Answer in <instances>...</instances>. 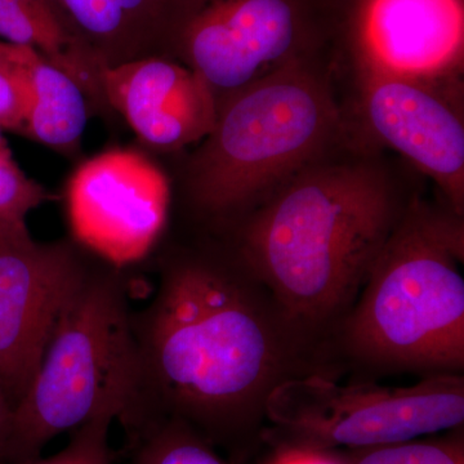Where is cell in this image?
Segmentation results:
<instances>
[{
    "mask_svg": "<svg viewBox=\"0 0 464 464\" xmlns=\"http://www.w3.org/2000/svg\"><path fill=\"white\" fill-rule=\"evenodd\" d=\"M0 158L14 159L11 149L8 148V143L5 141V136H3L2 127H0Z\"/></svg>",
    "mask_w": 464,
    "mask_h": 464,
    "instance_id": "cell-23",
    "label": "cell"
},
{
    "mask_svg": "<svg viewBox=\"0 0 464 464\" xmlns=\"http://www.w3.org/2000/svg\"><path fill=\"white\" fill-rule=\"evenodd\" d=\"M52 329L38 372L12 413L5 462L43 449L101 415L124 420L137 386L130 285L121 268L93 257Z\"/></svg>",
    "mask_w": 464,
    "mask_h": 464,
    "instance_id": "cell-5",
    "label": "cell"
},
{
    "mask_svg": "<svg viewBox=\"0 0 464 464\" xmlns=\"http://www.w3.org/2000/svg\"><path fill=\"white\" fill-rule=\"evenodd\" d=\"M334 154L237 222L234 246L290 324L325 350L409 201L377 159Z\"/></svg>",
    "mask_w": 464,
    "mask_h": 464,
    "instance_id": "cell-2",
    "label": "cell"
},
{
    "mask_svg": "<svg viewBox=\"0 0 464 464\" xmlns=\"http://www.w3.org/2000/svg\"><path fill=\"white\" fill-rule=\"evenodd\" d=\"M132 331L137 386L125 432L177 420L235 458L261 439L279 384L333 377L328 351L290 324L234 249L164 259Z\"/></svg>",
    "mask_w": 464,
    "mask_h": 464,
    "instance_id": "cell-1",
    "label": "cell"
},
{
    "mask_svg": "<svg viewBox=\"0 0 464 464\" xmlns=\"http://www.w3.org/2000/svg\"><path fill=\"white\" fill-rule=\"evenodd\" d=\"M0 66L27 97L24 136L61 152H74L90 118L87 94L72 76L38 51L0 41Z\"/></svg>",
    "mask_w": 464,
    "mask_h": 464,
    "instance_id": "cell-14",
    "label": "cell"
},
{
    "mask_svg": "<svg viewBox=\"0 0 464 464\" xmlns=\"http://www.w3.org/2000/svg\"><path fill=\"white\" fill-rule=\"evenodd\" d=\"M344 136L346 121L319 60L277 69L217 100L215 128L188 161L192 209L237 224Z\"/></svg>",
    "mask_w": 464,
    "mask_h": 464,
    "instance_id": "cell-4",
    "label": "cell"
},
{
    "mask_svg": "<svg viewBox=\"0 0 464 464\" xmlns=\"http://www.w3.org/2000/svg\"><path fill=\"white\" fill-rule=\"evenodd\" d=\"M111 415H101L72 431L69 444L53 456L0 464H112L109 435Z\"/></svg>",
    "mask_w": 464,
    "mask_h": 464,
    "instance_id": "cell-18",
    "label": "cell"
},
{
    "mask_svg": "<svg viewBox=\"0 0 464 464\" xmlns=\"http://www.w3.org/2000/svg\"><path fill=\"white\" fill-rule=\"evenodd\" d=\"M51 199L50 192L27 177L14 159L0 158V224H25L30 212Z\"/></svg>",
    "mask_w": 464,
    "mask_h": 464,
    "instance_id": "cell-19",
    "label": "cell"
},
{
    "mask_svg": "<svg viewBox=\"0 0 464 464\" xmlns=\"http://www.w3.org/2000/svg\"><path fill=\"white\" fill-rule=\"evenodd\" d=\"M459 429L444 438L362 449L351 456L350 464H464V438Z\"/></svg>",
    "mask_w": 464,
    "mask_h": 464,
    "instance_id": "cell-17",
    "label": "cell"
},
{
    "mask_svg": "<svg viewBox=\"0 0 464 464\" xmlns=\"http://www.w3.org/2000/svg\"><path fill=\"white\" fill-rule=\"evenodd\" d=\"M26 116L27 97L23 84L0 66V127L24 134Z\"/></svg>",
    "mask_w": 464,
    "mask_h": 464,
    "instance_id": "cell-20",
    "label": "cell"
},
{
    "mask_svg": "<svg viewBox=\"0 0 464 464\" xmlns=\"http://www.w3.org/2000/svg\"><path fill=\"white\" fill-rule=\"evenodd\" d=\"M103 94L145 145L166 151L200 143L212 132L217 97L194 69L151 57L105 67Z\"/></svg>",
    "mask_w": 464,
    "mask_h": 464,
    "instance_id": "cell-12",
    "label": "cell"
},
{
    "mask_svg": "<svg viewBox=\"0 0 464 464\" xmlns=\"http://www.w3.org/2000/svg\"><path fill=\"white\" fill-rule=\"evenodd\" d=\"M0 41L38 51L81 85L91 106L109 109L105 67L72 34L53 0H0Z\"/></svg>",
    "mask_w": 464,
    "mask_h": 464,
    "instance_id": "cell-15",
    "label": "cell"
},
{
    "mask_svg": "<svg viewBox=\"0 0 464 464\" xmlns=\"http://www.w3.org/2000/svg\"><path fill=\"white\" fill-rule=\"evenodd\" d=\"M170 200L166 174L148 157L108 150L76 168L67 182V222L78 246L123 270L158 246Z\"/></svg>",
    "mask_w": 464,
    "mask_h": 464,
    "instance_id": "cell-8",
    "label": "cell"
},
{
    "mask_svg": "<svg viewBox=\"0 0 464 464\" xmlns=\"http://www.w3.org/2000/svg\"><path fill=\"white\" fill-rule=\"evenodd\" d=\"M338 35L356 72L460 82L464 0H340Z\"/></svg>",
    "mask_w": 464,
    "mask_h": 464,
    "instance_id": "cell-11",
    "label": "cell"
},
{
    "mask_svg": "<svg viewBox=\"0 0 464 464\" xmlns=\"http://www.w3.org/2000/svg\"><path fill=\"white\" fill-rule=\"evenodd\" d=\"M359 112L375 142L432 179L447 208L464 216L462 82L431 83L356 72Z\"/></svg>",
    "mask_w": 464,
    "mask_h": 464,
    "instance_id": "cell-10",
    "label": "cell"
},
{
    "mask_svg": "<svg viewBox=\"0 0 464 464\" xmlns=\"http://www.w3.org/2000/svg\"><path fill=\"white\" fill-rule=\"evenodd\" d=\"M125 435L130 464H234L190 427L177 420L146 423Z\"/></svg>",
    "mask_w": 464,
    "mask_h": 464,
    "instance_id": "cell-16",
    "label": "cell"
},
{
    "mask_svg": "<svg viewBox=\"0 0 464 464\" xmlns=\"http://www.w3.org/2000/svg\"><path fill=\"white\" fill-rule=\"evenodd\" d=\"M12 413H14V409L0 389V462H5L8 457Z\"/></svg>",
    "mask_w": 464,
    "mask_h": 464,
    "instance_id": "cell-22",
    "label": "cell"
},
{
    "mask_svg": "<svg viewBox=\"0 0 464 464\" xmlns=\"http://www.w3.org/2000/svg\"><path fill=\"white\" fill-rule=\"evenodd\" d=\"M88 262L69 241L33 239L26 222L0 224V389L12 409L29 390Z\"/></svg>",
    "mask_w": 464,
    "mask_h": 464,
    "instance_id": "cell-9",
    "label": "cell"
},
{
    "mask_svg": "<svg viewBox=\"0 0 464 464\" xmlns=\"http://www.w3.org/2000/svg\"><path fill=\"white\" fill-rule=\"evenodd\" d=\"M53 2L101 65L115 67L151 57L177 60L183 29L200 0Z\"/></svg>",
    "mask_w": 464,
    "mask_h": 464,
    "instance_id": "cell-13",
    "label": "cell"
},
{
    "mask_svg": "<svg viewBox=\"0 0 464 464\" xmlns=\"http://www.w3.org/2000/svg\"><path fill=\"white\" fill-rule=\"evenodd\" d=\"M270 442L323 450L399 444L464 422V375L435 374L413 386L337 383L331 375L290 378L266 404Z\"/></svg>",
    "mask_w": 464,
    "mask_h": 464,
    "instance_id": "cell-6",
    "label": "cell"
},
{
    "mask_svg": "<svg viewBox=\"0 0 464 464\" xmlns=\"http://www.w3.org/2000/svg\"><path fill=\"white\" fill-rule=\"evenodd\" d=\"M274 450L266 458L262 464H350L351 456L340 450H323L285 444V442H271Z\"/></svg>",
    "mask_w": 464,
    "mask_h": 464,
    "instance_id": "cell-21",
    "label": "cell"
},
{
    "mask_svg": "<svg viewBox=\"0 0 464 464\" xmlns=\"http://www.w3.org/2000/svg\"><path fill=\"white\" fill-rule=\"evenodd\" d=\"M463 217L411 198L333 335L375 375L463 374Z\"/></svg>",
    "mask_w": 464,
    "mask_h": 464,
    "instance_id": "cell-3",
    "label": "cell"
},
{
    "mask_svg": "<svg viewBox=\"0 0 464 464\" xmlns=\"http://www.w3.org/2000/svg\"><path fill=\"white\" fill-rule=\"evenodd\" d=\"M340 0H200L177 60L199 72L217 100L277 69L317 58L338 35Z\"/></svg>",
    "mask_w": 464,
    "mask_h": 464,
    "instance_id": "cell-7",
    "label": "cell"
}]
</instances>
